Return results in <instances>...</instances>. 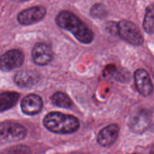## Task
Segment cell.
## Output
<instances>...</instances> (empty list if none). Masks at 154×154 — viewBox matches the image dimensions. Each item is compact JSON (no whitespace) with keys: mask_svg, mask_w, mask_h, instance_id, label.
Returning a JSON list of instances; mask_svg holds the SVG:
<instances>
[{"mask_svg":"<svg viewBox=\"0 0 154 154\" xmlns=\"http://www.w3.org/2000/svg\"><path fill=\"white\" fill-rule=\"evenodd\" d=\"M57 25L61 28L70 32L81 43L88 45L94 38V34L88 26L76 14L71 11L63 10L55 17Z\"/></svg>","mask_w":154,"mask_h":154,"instance_id":"1","label":"cell"},{"mask_svg":"<svg viewBox=\"0 0 154 154\" xmlns=\"http://www.w3.org/2000/svg\"><path fill=\"white\" fill-rule=\"evenodd\" d=\"M43 123L49 131L60 134L73 133L79 128V122L76 117L60 112L47 114L43 119Z\"/></svg>","mask_w":154,"mask_h":154,"instance_id":"2","label":"cell"},{"mask_svg":"<svg viewBox=\"0 0 154 154\" xmlns=\"http://www.w3.org/2000/svg\"><path fill=\"white\" fill-rule=\"evenodd\" d=\"M27 135V130L23 125L13 122L0 123V144L19 141Z\"/></svg>","mask_w":154,"mask_h":154,"instance_id":"3","label":"cell"},{"mask_svg":"<svg viewBox=\"0 0 154 154\" xmlns=\"http://www.w3.org/2000/svg\"><path fill=\"white\" fill-rule=\"evenodd\" d=\"M117 32L120 38L128 43L138 46L143 45L144 38L138 26L128 20L123 19L117 26Z\"/></svg>","mask_w":154,"mask_h":154,"instance_id":"4","label":"cell"},{"mask_svg":"<svg viewBox=\"0 0 154 154\" xmlns=\"http://www.w3.org/2000/svg\"><path fill=\"white\" fill-rule=\"evenodd\" d=\"M24 61L23 52L17 49L7 51L0 57V69L8 72L20 67Z\"/></svg>","mask_w":154,"mask_h":154,"instance_id":"5","label":"cell"},{"mask_svg":"<svg viewBox=\"0 0 154 154\" xmlns=\"http://www.w3.org/2000/svg\"><path fill=\"white\" fill-rule=\"evenodd\" d=\"M46 9L43 6H35L20 11L17 17L18 22L23 25H29L41 20L46 15Z\"/></svg>","mask_w":154,"mask_h":154,"instance_id":"6","label":"cell"},{"mask_svg":"<svg viewBox=\"0 0 154 154\" xmlns=\"http://www.w3.org/2000/svg\"><path fill=\"white\" fill-rule=\"evenodd\" d=\"M31 54L33 61L38 66H45L53 59L52 48L45 42H38L35 44Z\"/></svg>","mask_w":154,"mask_h":154,"instance_id":"7","label":"cell"},{"mask_svg":"<svg viewBox=\"0 0 154 154\" xmlns=\"http://www.w3.org/2000/svg\"><path fill=\"white\" fill-rule=\"evenodd\" d=\"M134 83L138 92L143 96L150 95L153 90L152 80L144 69H138L134 73Z\"/></svg>","mask_w":154,"mask_h":154,"instance_id":"8","label":"cell"},{"mask_svg":"<svg viewBox=\"0 0 154 154\" xmlns=\"http://www.w3.org/2000/svg\"><path fill=\"white\" fill-rule=\"evenodd\" d=\"M150 114L144 109L138 111L130 118L129 126L131 129L137 132L141 133L146 131L150 125Z\"/></svg>","mask_w":154,"mask_h":154,"instance_id":"9","label":"cell"},{"mask_svg":"<svg viewBox=\"0 0 154 154\" xmlns=\"http://www.w3.org/2000/svg\"><path fill=\"white\" fill-rule=\"evenodd\" d=\"M42 97L35 94L26 96L20 102V108L22 112L28 116H34L40 112L43 108Z\"/></svg>","mask_w":154,"mask_h":154,"instance_id":"10","label":"cell"},{"mask_svg":"<svg viewBox=\"0 0 154 154\" xmlns=\"http://www.w3.org/2000/svg\"><path fill=\"white\" fill-rule=\"evenodd\" d=\"M119 132L117 125L111 124L102 129L97 137L98 143L103 147L110 146L116 141Z\"/></svg>","mask_w":154,"mask_h":154,"instance_id":"11","label":"cell"},{"mask_svg":"<svg viewBox=\"0 0 154 154\" xmlns=\"http://www.w3.org/2000/svg\"><path fill=\"white\" fill-rule=\"evenodd\" d=\"M38 73L33 70H25L18 72L14 78L15 83L22 88H31L39 81Z\"/></svg>","mask_w":154,"mask_h":154,"instance_id":"12","label":"cell"},{"mask_svg":"<svg viewBox=\"0 0 154 154\" xmlns=\"http://www.w3.org/2000/svg\"><path fill=\"white\" fill-rule=\"evenodd\" d=\"M20 94L14 91H5L0 94V112L14 106L17 102Z\"/></svg>","mask_w":154,"mask_h":154,"instance_id":"13","label":"cell"},{"mask_svg":"<svg viewBox=\"0 0 154 154\" xmlns=\"http://www.w3.org/2000/svg\"><path fill=\"white\" fill-rule=\"evenodd\" d=\"M143 27L146 33L154 34V3L149 4L146 8Z\"/></svg>","mask_w":154,"mask_h":154,"instance_id":"14","label":"cell"},{"mask_svg":"<svg viewBox=\"0 0 154 154\" xmlns=\"http://www.w3.org/2000/svg\"><path fill=\"white\" fill-rule=\"evenodd\" d=\"M53 103L58 107L63 108H70L73 105V102L70 97L62 91H57L52 97Z\"/></svg>","mask_w":154,"mask_h":154,"instance_id":"15","label":"cell"},{"mask_svg":"<svg viewBox=\"0 0 154 154\" xmlns=\"http://www.w3.org/2000/svg\"><path fill=\"white\" fill-rule=\"evenodd\" d=\"M31 149L30 148L23 144L16 145L10 147L3 151H2L0 154H30Z\"/></svg>","mask_w":154,"mask_h":154,"instance_id":"16","label":"cell"},{"mask_svg":"<svg viewBox=\"0 0 154 154\" xmlns=\"http://www.w3.org/2000/svg\"><path fill=\"white\" fill-rule=\"evenodd\" d=\"M90 13L93 17H102L106 13L105 8L102 4H96L91 8Z\"/></svg>","mask_w":154,"mask_h":154,"instance_id":"17","label":"cell"},{"mask_svg":"<svg viewBox=\"0 0 154 154\" xmlns=\"http://www.w3.org/2000/svg\"><path fill=\"white\" fill-rule=\"evenodd\" d=\"M21 1H28V0H20Z\"/></svg>","mask_w":154,"mask_h":154,"instance_id":"18","label":"cell"},{"mask_svg":"<svg viewBox=\"0 0 154 154\" xmlns=\"http://www.w3.org/2000/svg\"><path fill=\"white\" fill-rule=\"evenodd\" d=\"M134 154H137V153H134Z\"/></svg>","mask_w":154,"mask_h":154,"instance_id":"19","label":"cell"}]
</instances>
